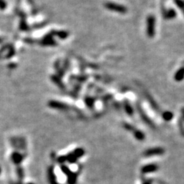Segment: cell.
I'll use <instances>...</instances> for the list:
<instances>
[{
  "mask_svg": "<svg viewBox=\"0 0 184 184\" xmlns=\"http://www.w3.org/2000/svg\"><path fill=\"white\" fill-rule=\"evenodd\" d=\"M156 18L153 14H149L146 20V34L149 38H153L155 35Z\"/></svg>",
  "mask_w": 184,
  "mask_h": 184,
  "instance_id": "cell-1",
  "label": "cell"
},
{
  "mask_svg": "<svg viewBox=\"0 0 184 184\" xmlns=\"http://www.w3.org/2000/svg\"><path fill=\"white\" fill-rule=\"evenodd\" d=\"M104 7L108 10L115 12H117V13H119L121 14H126L127 11H128L127 8L125 6L117 4V3L114 2H106L104 4Z\"/></svg>",
  "mask_w": 184,
  "mask_h": 184,
  "instance_id": "cell-2",
  "label": "cell"
},
{
  "mask_svg": "<svg viewBox=\"0 0 184 184\" xmlns=\"http://www.w3.org/2000/svg\"><path fill=\"white\" fill-rule=\"evenodd\" d=\"M164 153V150L163 148L155 147V148L149 149L147 150H146L144 152L143 155L146 157H151V156H155V155H163Z\"/></svg>",
  "mask_w": 184,
  "mask_h": 184,
  "instance_id": "cell-3",
  "label": "cell"
},
{
  "mask_svg": "<svg viewBox=\"0 0 184 184\" xmlns=\"http://www.w3.org/2000/svg\"><path fill=\"white\" fill-rule=\"evenodd\" d=\"M162 17L166 20H170L177 17V12L173 8L166 10L164 7H162Z\"/></svg>",
  "mask_w": 184,
  "mask_h": 184,
  "instance_id": "cell-4",
  "label": "cell"
},
{
  "mask_svg": "<svg viewBox=\"0 0 184 184\" xmlns=\"http://www.w3.org/2000/svg\"><path fill=\"white\" fill-rule=\"evenodd\" d=\"M158 169V166L157 164H147L145 166H143L141 168V172L143 173H154L155 171H157Z\"/></svg>",
  "mask_w": 184,
  "mask_h": 184,
  "instance_id": "cell-5",
  "label": "cell"
},
{
  "mask_svg": "<svg viewBox=\"0 0 184 184\" xmlns=\"http://www.w3.org/2000/svg\"><path fill=\"white\" fill-rule=\"evenodd\" d=\"M184 79V66L181 67L174 74V80L177 82H181Z\"/></svg>",
  "mask_w": 184,
  "mask_h": 184,
  "instance_id": "cell-6",
  "label": "cell"
},
{
  "mask_svg": "<svg viewBox=\"0 0 184 184\" xmlns=\"http://www.w3.org/2000/svg\"><path fill=\"white\" fill-rule=\"evenodd\" d=\"M23 155H21L20 154H18V153H14L12 155V160L16 164H19L20 162H21V161L23 160Z\"/></svg>",
  "mask_w": 184,
  "mask_h": 184,
  "instance_id": "cell-7",
  "label": "cell"
},
{
  "mask_svg": "<svg viewBox=\"0 0 184 184\" xmlns=\"http://www.w3.org/2000/svg\"><path fill=\"white\" fill-rule=\"evenodd\" d=\"M124 108H125V111H126V113L128 115H132L134 113L133 108L127 100L124 101Z\"/></svg>",
  "mask_w": 184,
  "mask_h": 184,
  "instance_id": "cell-8",
  "label": "cell"
},
{
  "mask_svg": "<svg viewBox=\"0 0 184 184\" xmlns=\"http://www.w3.org/2000/svg\"><path fill=\"white\" fill-rule=\"evenodd\" d=\"M133 132H134V136H135L136 139L138 140V141H143V140L145 139V136L144 133L142 132L141 131L135 130Z\"/></svg>",
  "mask_w": 184,
  "mask_h": 184,
  "instance_id": "cell-9",
  "label": "cell"
},
{
  "mask_svg": "<svg viewBox=\"0 0 184 184\" xmlns=\"http://www.w3.org/2000/svg\"><path fill=\"white\" fill-rule=\"evenodd\" d=\"M162 118L166 121H169L173 118V114L172 112L165 111L162 114Z\"/></svg>",
  "mask_w": 184,
  "mask_h": 184,
  "instance_id": "cell-10",
  "label": "cell"
},
{
  "mask_svg": "<svg viewBox=\"0 0 184 184\" xmlns=\"http://www.w3.org/2000/svg\"><path fill=\"white\" fill-rule=\"evenodd\" d=\"M173 2L174 4L179 8V9L182 11L184 16V1H183V0H173Z\"/></svg>",
  "mask_w": 184,
  "mask_h": 184,
  "instance_id": "cell-11",
  "label": "cell"
},
{
  "mask_svg": "<svg viewBox=\"0 0 184 184\" xmlns=\"http://www.w3.org/2000/svg\"><path fill=\"white\" fill-rule=\"evenodd\" d=\"M74 154L76 155V158H80L84 155V151L82 149H78L74 151Z\"/></svg>",
  "mask_w": 184,
  "mask_h": 184,
  "instance_id": "cell-12",
  "label": "cell"
},
{
  "mask_svg": "<svg viewBox=\"0 0 184 184\" xmlns=\"http://www.w3.org/2000/svg\"><path fill=\"white\" fill-rule=\"evenodd\" d=\"M143 184H151V182H150V181H147V182H145L144 183H143Z\"/></svg>",
  "mask_w": 184,
  "mask_h": 184,
  "instance_id": "cell-13",
  "label": "cell"
},
{
  "mask_svg": "<svg viewBox=\"0 0 184 184\" xmlns=\"http://www.w3.org/2000/svg\"><path fill=\"white\" fill-rule=\"evenodd\" d=\"M0 174H1V168H0Z\"/></svg>",
  "mask_w": 184,
  "mask_h": 184,
  "instance_id": "cell-14",
  "label": "cell"
},
{
  "mask_svg": "<svg viewBox=\"0 0 184 184\" xmlns=\"http://www.w3.org/2000/svg\"><path fill=\"white\" fill-rule=\"evenodd\" d=\"M28 184H33V183H28Z\"/></svg>",
  "mask_w": 184,
  "mask_h": 184,
  "instance_id": "cell-15",
  "label": "cell"
}]
</instances>
